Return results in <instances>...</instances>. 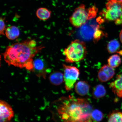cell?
<instances>
[{"mask_svg":"<svg viewBox=\"0 0 122 122\" xmlns=\"http://www.w3.org/2000/svg\"><path fill=\"white\" fill-rule=\"evenodd\" d=\"M54 104L56 122H92V107L86 99L69 96L61 97Z\"/></svg>","mask_w":122,"mask_h":122,"instance_id":"6da1fadb","label":"cell"},{"mask_svg":"<svg viewBox=\"0 0 122 122\" xmlns=\"http://www.w3.org/2000/svg\"><path fill=\"white\" fill-rule=\"evenodd\" d=\"M44 48L37 46L33 40H27L8 46L3 54L4 58L9 66L32 71L33 58Z\"/></svg>","mask_w":122,"mask_h":122,"instance_id":"7a4b0ae2","label":"cell"},{"mask_svg":"<svg viewBox=\"0 0 122 122\" xmlns=\"http://www.w3.org/2000/svg\"><path fill=\"white\" fill-rule=\"evenodd\" d=\"M87 52L85 43L77 39L71 42L63 52L65 61L69 63L83 60L86 57Z\"/></svg>","mask_w":122,"mask_h":122,"instance_id":"3957f363","label":"cell"},{"mask_svg":"<svg viewBox=\"0 0 122 122\" xmlns=\"http://www.w3.org/2000/svg\"><path fill=\"white\" fill-rule=\"evenodd\" d=\"M106 9L103 14L107 20L115 21L120 17L122 10V3L116 0H108Z\"/></svg>","mask_w":122,"mask_h":122,"instance_id":"277c9868","label":"cell"},{"mask_svg":"<svg viewBox=\"0 0 122 122\" xmlns=\"http://www.w3.org/2000/svg\"><path fill=\"white\" fill-rule=\"evenodd\" d=\"M64 80L66 90L71 91L74 87L75 83L80 75L79 70L74 66L64 64Z\"/></svg>","mask_w":122,"mask_h":122,"instance_id":"5b68a950","label":"cell"},{"mask_svg":"<svg viewBox=\"0 0 122 122\" xmlns=\"http://www.w3.org/2000/svg\"><path fill=\"white\" fill-rule=\"evenodd\" d=\"M88 18V11L85 9V5L81 4L75 10L70 21L74 26L79 27L86 22Z\"/></svg>","mask_w":122,"mask_h":122,"instance_id":"8992f818","label":"cell"},{"mask_svg":"<svg viewBox=\"0 0 122 122\" xmlns=\"http://www.w3.org/2000/svg\"><path fill=\"white\" fill-rule=\"evenodd\" d=\"M95 18L88 19L85 24L80 27L79 33L81 37L85 40H89L93 37L94 33L99 25L97 22L99 20H96Z\"/></svg>","mask_w":122,"mask_h":122,"instance_id":"52a82bcc","label":"cell"},{"mask_svg":"<svg viewBox=\"0 0 122 122\" xmlns=\"http://www.w3.org/2000/svg\"><path fill=\"white\" fill-rule=\"evenodd\" d=\"M33 71L38 77L45 79L48 72V67L46 62L44 59L39 58L33 61Z\"/></svg>","mask_w":122,"mask_h":122,"instance_id":"ba28073f","label":"cell"},{"mask_svg":"<svg viewBox=\"0 0 122 122\" xmlns=\"http://www.w3.org/2000/svg\"><path fill=\"white\" fill-rule=\"evenodd\" d=\"M14 116L13 109L10 105L3 100L0 102V122H8Z\"/></svg>","mask_w":122,"mask_h":122,"instance_id":"9c48e42d","label":"cell"},{"mask_svg":"<svg viewBox=\"0 0 122 122\" xmlns=\"http://www.w3.org/2000/svg\"><path fill=\"white\" fill-rule=\"evenodd\" d=\"M109 87L117 97H122V73L117 76L116 80L111 82Z\"/></svg>","mask_w":122,"mask_h":122,"instance_id":"30bf717a","label":"cell"},{"mask_svg":"<svg viewBox=\"0 0 122 122\" xmlns=\"http://www.w3.org/2000/svg\"><path fill=\"white\" fill-rule=\"evenodd\" d=\"M90 86L87 82L80 81L76 83L75 86L76 92L79 95L85 96L89 92Z\"/></svg>","mask_w":122,"mask_h":122,"instance_id":"8fae6325","label":"cell"},{"mask_svg":"<svg viewBox=\"0 0 122 122\" xmlns=\"http://www.w3.org/2000/svg\"><path fill=\"white\" fill-rule=\"evenodd\" d=\"M19 29L15 26L8 27L5 32V35L8 39L13 40L19 37L20 35Z\"/></svg>","mask_w":122,"mask_h":122,"instance_id":"7c38bea8","label":"cell"},{"mask_svg":"<svg viewBox=\"0 0 122 122\" xmlns=\"http://www.w3.org/2000/svg\"><path fill=\"white\" fill-rule=\"evenodd\" d=\"M106 90L103 85L98 84L94 87L92 91V96L93 98L98 99L102 98L106 95Z\"/></svg>","mask_w":122,"mask_h":122,"instance_id":"4fadbf2b","label":"cell"},{"mask_svg":"<svg viewBox=\"0 0 122 122\" xmlns=\"http://www.w3.org/2000/svg\"><path fill=\"white\" fill-rule=\"evenodd\" d=\"M49 79L50 83L55 85H59L62 83L64 76L62 73L56 71L50 75Z\"/></svg>","mask_w":122,"mask_h":122,"instance_id":"5bb4252c","label":"cell"},{"mask_svg":"<svg viewBox=\"0 0 122 122\" xmlns=\"http://www.w3.org/2000/svg\"><path fill=\"white\" fill-rule=\"evenodd\" d=\"M51 13V11L46 8L40 7L36 10V15L40 19L42 20H46L50 17Z\"/></svg>","mask_w":122,"mask_h":122,"instance_id":"9a60e30c","label":"cell"},{"mask_svg":"<svg viewBox=\"0 0 122 122\" xmlns=\"http://www.w3.org/2000/svg\"><path fill=\"white\" fill-rule=\"evenodd\" d=\"M107 122H122V112L118 110L112 111L108 115Z\"/></svg>","mask_w":122,"mask_h":122,"instance_id":"2e32d148","label":"cell"},{"mask_svg":"<svg viewBox=\"0 0 122 122\" xmlns=\"http://www.w3.org/2000/svg\"><path fill=\"white\" fill-rule=\"evenodd\" d=\"M108 65L111 67L117 68L121 63V58L118 55H113L108 59Z\"/></svg>","mask_w":122,"mask_h":122,"instance_id":"e0dca14e","label":"cell"},{"mask_svg":"<svg viewBox=\"0 0 122 122\" xmlns=\"http://www.w3.org/2000/svg\"><path fill=\"white\" fill-rule=\"evenodd\" d=\"M120 47V44L118 41L116 40H113L108 43L107 49L109 53H113L118 51Z\"/></svg>","mask_w":122,"mask_h":122,"instance_id":"ac0fdd59","label":"cell"},{"mask_svg":"<svg viewBox=\"0 0 122 122\" xmlns=\"http://www.w3.org/2000/svg\"><path fill=\"white\" fill-rule=\"evenodd\" d=\"M103 114L101 111L96 109L93 110L91 113L92 119L95 122H99L103 119Z\"/></svg>","mask_w":122,"mask_h":122,"instance_id":"d6986e66","label":"cell"},{"mask_svg":"<svg viewBox=\"0 0 122 122\" xmlns=\"http://www.w3.org/2000/svg\"><path fill=\"white\" fill-rule=\"evenodd\" d=\"M107 75L109 78H112L115 74V71L113 68L111 67L109 65H104L101 68Z\"/></svg>","mask_w":122,"mask_h":122,"instance_id":"ffe728a7","label":"cell"},{"mask_svg":"<svg viewBox=\"0 0 122 122\" xmlns=\"http://www.w3.org/2000/svg\"><path fill=\"white\" fill-rule=\"evenodd\" d=\"M98 77L99 80L102 82H106L110 80L107 75L101 68L98 71Z\"/></svg>","mask_w":122,"mask_h":122,"instance_id":"44dd1931","label":"cell"},{"mask_svg":"<svg viewBox=\"0 0 122 122\" xmlns=\"http://www.w3.org/2000/svg\"><path fill=\"white\" fill-rule=\"evenodd\" d=\"M103 34L102 31L99 30V28L96 30L93 35V38L94 41L97 42L103 36Z\"/></svg>","mask_w":122,"mask_h":122,"instance_id":"7402d4cb","label":"cell"},{"mask_svg":"<svg viewBox=\"0 0 122 122\" xmlns=\"http://www.w3.org/2000/svg\"><path fill=\"white\" fill-rule=\"evenodd\" d=\"M5 18L1 17L0 20V34L1 35H5Z\"/></svg>","mask_w":122,"mask_h":122,"instance_id":"603a6c76","label":"cell"},{"mask_svg":"<svg viewBox=\"0 0 122 122\" xmlns=\"http://www.w3.org/2000/svg\"><path fill=\"white\" fill-rule=\"evenodd\" d=\"M120 41L122 43V33H120Z\"/></svg>","mask_w":122,"mask_h":122,"instance_id":"cb8c5ba5","label":"cell"},{"mask_svg":"<svg viewBox=\"0 0 122 122\" xmlns=\"http://www.w3.org/2000/svg\"><path fill=\"white\" fill-rule=\"evenodd\" d=\"M118 19H119L120 20H121L122 21V13H121V15H120V17L118 18Z\"/></svg>","mask_w":122,"mask_h":122,"instance_id":"d4e9b609","label":"cell"},{"mask_svg":"<svg viewBox=\"0 0 122 122\" xmlns=\"http://www.w3.org/2000/svg\"><path fill=\"white\" fill-rule=\"evenodd\" d=\"M118 53L120 55H121L122 56V51H120Z\"/></svg>","mask_w":122,"mask_h":122,"instance_id":"484cf974","label":"cell"},{"mask_svg":"<svg viewBox=\"0 0 122 122\" xmlns=\"http://www.w3.org/2000/svg\"><path fill=\"white\" fill-rule=\"evenodd\" d=\"M116 0L120 1V2H121L122 3V0Z\"/></svg>","mask_w":122,"mask_h":122,"instance_id":"4316f807","label":"cell"},{"mask_svg":"<svg viewBox=\"0 0 122 122\" xmlns=\"http://www.w3.org/2000/svg\"><path fill=\"white\" fill-rule=\"evenodd\" d=\"M120 33H122V30L121 31V32H120Z\"/></svg>","mask_w":122,"mask_h":122,"instance_id":"83f0119b","label":"cell"},{"mask_svg":"<svg viewBox=\"0 0 122 122\" xmlns=\"http://www.w3.org/2000/svg\"></svg>","mask_w":122,"mask_h":122,"instance_id":"f1b7e54d","label":"cell"}]
</instances>
